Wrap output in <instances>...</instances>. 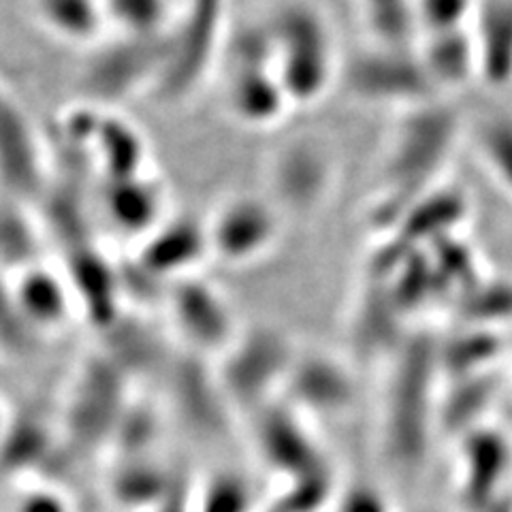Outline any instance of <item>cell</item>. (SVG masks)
<instances>
[{
    "label": "cell",
    "instance_id": "1",
    "mask_svg": "<svg viewBox=\"0 0 512 512\" xmlns=\"http://www.w3.org/2000/svg\"><path fill=\"white\" fill-rule=\"evenodd\" d=\"M461 131L459 111L444 96L399 111L367 205V222L376 237L387 233L412 203L446 182Z\"/></svg>",
    "mask_w": 512,
    "mask_h": 512
},
{
    "label": "cell",
    "instance_id": "2",
    "mask_svg": "<svg viewBox=\"0 0 512 512\" xmlns=\"http://www.w3.org/2000/svg\"><path fill=\"white\" fill-rule=\"evenodd\" d=\"M378 442L384 461L402 474L421 472L434 451L442 374L436 333L416 329L384 363Z\"/></svg>",
    "mask_w": 512,
    "mask_h": 512
},
{
    "label": "cell",
    "instance_id": "3",
    "mask_svg": "<svg viewBox=\"0 0 512 512\" xmlns=\"http://www.w3.org/2000/svg\"><path fill=\"white\" fill-rule=\"evenodd\" d=\"M274 64L293 109L323 103L340 84L342 56L327 15L308 0L280 5L265 20Z\"/></svg>",
    "mask_w": 512,
    "mask_h": 512
},
{
    "label": "cell",
    "instance_id": "4",
    "mask_svg": "<svg viewBox=\"0 0 512 512\" xmlns=\"http://www.w3.org/2000/svg\"><path fill=\"white\" fill-rule=\"evenodd\" d=\"M220 67L224 105L239 126L271 131L295 111L276 71L265 20L231 28Z\"/></svg>",
    "mask_w": 512,
    "mask_h": 512
},
{
    "label": "cell",
    "instance_id": "5",
    "mask_svg": "<svg viewBox=\"0 0 512 512\" xmlns=\"http://www.w3.org/2000/svg\"><path fill=\"white\" fill-rule=\"evenodd\" d=\"M229 32V0H186L165 35L156 99L167 105L192 99L220 69Z\"/></svg>",
    "mask_w": 512,
    "mask_h": 512
},
{
    "label": "cell",
    "instance_id": "6",
    "mask_svg": "<svg viewBox=\"0 0 512 512\" xmlns=\"http://www.w3.org/2000/svg\"><path fill=\"white\" fill-rule=\"evenodd\" d=\"M299 346L271 323L242 327L235 342L218 357V378L229 402L259 410L282 397Z\"/></svg>",
    "mask_w": 512,
    "mask_h": 512
},
{
    "label": "cell",
    "instance_id": "7",
    "mask_svg": "<svg viewBox=\"0 0 512 512\" xmlns=\"http://www.w3.org/2000/svg\"><path fill=\"white\" fill-rule=\"evenodd\" d=\"M165 58V37L109 35L88 50L79 73L86 103L114 109L141 92H154Z\"/></svg>",
    "mask_w": 512,
    "mask_h": 512
},
{
    "label": "cell",
    "instance_id": "8",
    "mask_svg": "<svg viewBox=\"0 0 512 512\" xmlns=\"http://www.w3.org/2000/svg\"><path fill=\"white\" fill-rule=\"evenodd\" d=\"M265 195L284 218H310L329 203L338 184V158L325 139L299 135L271 152Z\"/></svg>",
    "mask_w": 512,
    "mask_h": 512
},
{
    "label": "cell",
    "instance_id": "9",
    "mask_svg": "<svg viewBox=\"0 0 512 512\" xmlns=\"http://www.w3.org/2000/svg\"><path fill=\"white\" fill-rule=\"evenodd\" d=\"M340 84L361 103L410 109L427 101L440 99V92L414 50L367 45L344 58Z\"/></svg>",
    "mask_w": 512,
    "mask_h": 512
},
{
    "label": "cell",
    "instance_id": "10",
    "mask_svg": "<svg viewBox=\"0 0 512 512\" xmlns=\"http://www.w3.org/2000/svg\"><path fill=\"white\" fill-rule=\"evenodd\" d=\"M212 261L233 269L261 263L274 252L284 233V214L265 192H239L205 216Z\"/></svg>",
    "mask_w": 512,
    "mask_h": 512
},
{
    "label": "cell",
    "instance_id": "11",
    "mask_svg": "<svg viewBox=\"0 0 512 512\" xmlns=\"http://www.w3.org/2000/svg\"><path fill=\"white\" fill-rule=\"evenodd\" d=\"M165 308L190 355L203 359L220 357L242 331L227 293L201 274L173 282Z\"/></svg>",
    "mask_w": 512,
    "mask_h": 512
},
{
    "label": "cell",
    "instance_id": "12",
    "mask_svg": "<svg viewBox=\"0 0 512 512\" xmlns=\"http://www.w3.org/2000/svg\"><path fill=\"white\" fill-rule=\"evenodd\" d=\"M52 158L24 105L0 84V195L39 205L52 184Z\"/></svg>",
    "mask_w": 512,
    "mask_h": 512
},
{
    "label": "cell",
    "instance_id": "13",
    "mask_svg": "<svg viewBox=\"0 0 512 512\" xmlns=\"http://www.w3.org/2000/svg\"><path fill=\"white\" fill-rule=\"evenodd\" d=\"M455 489L463 512H480L512 493V436L489 423L453 444Z\"/></svg>",
    "mask_w": 512,
    "mask_h": 512
},
{
    "label": "cell",
    "instance_id": "14",
    "mask_svg": "<svg viewBox=\"0 0 512 512\" xmlns=\"http://www.w3.org/2000/svg\"><path fill=\"white\" fill-rule=\"evenodd\" d=\"M359 397V380L350 363L329 350L299 348L282 399L314 419H338L352 410Z\"/></svg>",
    "mask_w": 512,
    "mask_h": 512
},
{
    "label": "cell",
    "instance_id": "15",
    "mask_svg": "<svg viewBox=\"0 0 512 512\" xmlns=\"http://www.w3.org/2000/svg\"><path fill=\"white\" fill-rule=\"evenodd\" d=\"M312 421L295 410L286 399H276L256 410V442L271 470L284 480H295L320 472L329 466L325 448L312 431Z\"/></svg>",
    "mask_w": 512,
    "mask_h": 512
},
{
    "label": "cell",
    "instance_id": "16",
    "mask_svg": "<svg viewBox=\"0 0 512 512\" xmlns=\"http://www.w3.org/2000/svg\"><path fill=\"white\" fill-rule=\"evenodd\" d=\"M133 261L165 286L199 274L212 261L207 218L192 212L169 214L135 246Z\"/></svg>",
    "mask_w": 512,
    "mask_h": 512
},
{
    "label": "cell",
    "instance_id": "17",
    "mask_svg": "<svg viewBox=\"0 0 512 512\" xmlns=\"http://www.w3.org/2000/svg\"><path fill=\"white\" fill-rule=\"evenodd\" d=\"M412 331H416V327L399 314L384 284L363 274V284L357 291L348 320L352 352L363 363L380 361L384 365Z\"/></svg>",
    "mask_w": 512,
    "mask_h": 512
},
{
    "label": "cell",
    "instance_id": "18",
    "mask_svg": "<svg viewBox=\"0 0 512 512\" xmlns=\"http://www.w3.org/2000/svg\"><path fill=\"white\" fill-rule=\"evenodd\" d=\"M167 203V188L154 171L101 182L96 192L103 222L120 237L131 239L135 246L171 214Z\"/></svg>",
    "mask_w": 512,
    "mask_h": 512
},
{
    "label": "cell",
    "instance_id": "19",
    "mask_svg": "<svg viewBox=\"0 0 512 512\" xmlns=\"http://www.w3.org/2000/svg\"><path fill=\"white\" fill-rule=\"evenodd\" d=\"M7 278L15 303L39 338L62 331L79 314L71 282L60 265L39 261Z\"/></svg>",
    "mask_w": 512,
    "mask_h": 512
},
{
    "label": "cell",
    "instance_id": "20",
    "mask_svg": "<svg viewBox=\"0 0 512 512\" xmlns=\"http://www.w3.org/2000/svg\"><path fill=\"white\" fill-rule=\"evenodd\" d=\"M502 378L498 372L480 374L442 382L438 434L448 442H459L463 436L493 423L491 410L498 406Z\"/></svg>",
    "mask_w": 512,
    "mask_h": 512
},
{
    "label": "cell",
    "instance_id": "21",
    "mask_svg": "<svg viewBox=\"0 0 512 512\" xmlns=\"http://www.w3.org/2000/svg\"><path fill=\"white\" fill-rule=\"evenodd\" d=\"M436 350L440 374L446 382L498 372L508 346L500 329L453 325L448 335L436 333Z\"/></svg>",
    "mask_w": 512,
    "mask_h": 512
},
{
    "label": "cell",
    "instance_id": "22",
    "mask_svg": "<svg viewBox=\"0 0 512 512\" xmlns=\"http://www.w3.org/2000/svg\"><path fill=\"white\" fill-rule=\"evenodd\" d=\"M416 52L436 90L448 92L480 82L478 52L472 28L427 35L416 45Z\"/></svg>",
    "mask_w": 512,
    "mask_h": 512
},
{
    "label": "cell",
    "instance_id": "23",
    "mask_svg": "<svg viewBox=\"0 0 512 512\" xmlns=\"http://www.w3.org/2000/svg\"><path fill=\"white\" fill-rule=\"evenodd\" d=\"M480 82L489 88L512 84V0H480L472 24Z\"/></svg>",
    "mask_w": 512,
    "mask_h": 512
},
{
    "label": "cell",
    "instance_id": "24",
    "mask_svg": "<svg viewBox=\"0 0 512 512\" xmlns=\"http://www.w3.org/2000/svg\"><path fill=\"white\" fill-rule=\"evenodd\" d=\"M32 15L52 39L86 50L109 35L103 0H32Z\"/></svg>",
    "mask_w": 512,
    "mask_h": 512
},
{
    "label": "cell",
    "instance_id": "25",
    "mask_svg": "<svg viewBox=\"0 0 512 512\" xmlns=\"http://www.w3.org/2000/svg\"><path fill=\"white\" fill-rule=\"evenodd\" d=\"M45 229L35 205L0 195V274L13 276L43 259Z\"/></svg>",
    "mask_w": 512,
    "mask_h": 512
},
{
    "label": "cell",
    "instance_id": "26",
    "mask_svg": "<svg viewBox=\"0 0 512 512\" xmlns=\"http://www.w3.org/2000/svg\"><path fill=\"white\" fill-rule=\"evenodd\" d=\"M455 325L500 329L512 323V278L491 276L489 271L463 291L448 308Z\"/></svg>",
    "mask_w": 512,
    "mask_h": 512
},
{
    "label": "cell",
    "instance_id": "27",
    "mask_svg": "<svg viewBox=\"0 0 512 512\" xmlns=\"http://www.w3.org/2000/svg\"><path fill=\"white\" fill-rule=\"evenodd\" d=\"M359 15L372 45L414 50L421 41L416 0H359Z\"/></svg>",
    "mask_w": 512,
    "mask_h": 512
},
{
    "label": "cell",
    "instance_id": "28",
    "mask_svg": "<svg viewBox=\"0 0 512 512\" xmlns=\"http://www.w3.org/2000/svg\"><path fill=\"white\" fill-rule=\"evenodd\" d=\"M474 146L491 182L512 203V111L500 109L480 118Z\"/></svg>",
    "mask_w": 512,
    "mask_h": 512
},
{
    "label": "cell",
    "instance_id": "29",
    "mask_svg": "<svg viewBox=\"0 0 512 512\" xmlns=\"http://www.w3.org/2000/svg\"><path fill=\"white\" fill-rule=\"evenodd\" d=\"M111 35L160 39L167 35L175 11L171 0H103Z\"/></svg>",
    "mask_w": 512,
    "mask_h": 512
},
{
    "label": "cell",
    "instance_id": "30",
    "mask_svg": "<svg viewBox=\"0 0 512 512\" xmlns=\"http://www.w3.org/2000/svg\"><path fill=\"white\" fill-rule=\"evenodd\" d=\"M480 0H416L421 39L438 32L472 28Z\"/></svg>",
    "mask_w": 512,
    "mask_h": 512
},
{
    "label": "cell",
    "instance_id": "31",
    "mask_svg": "<svg viewBox=\"0 0 512 512\" xmlns=\"http://www.w3.org/2000/svg\"><path fill=\"white\" fill-rule=\"evenodd\" d=\"M254 491L246 476L237 472H220L205 485L199 512H252Z\"/></svg>",
    "mask_w": 512,
    "mask_h": 512
},
{
    "label": "cell",
    "instance_id": "32",
    "mask_svg": "<svg viewBox=\"0 0 512 512\" xmlns=\"http://www.w3.org/2000/svg\"><path fill=\"white\" fill-rule=\"evenodd\" d=\"M41 340L15 303L9 278L0 274V350L11 355H28Z\"/></svg>",
    "mask_w": 512,
    "mask_h": 512
},
{
    "label": "cell",
    "instance_id": "33",
    "mask_svg": "<svg viewBox=\"0 0 512 512\" xmlns=\"http://www.w3.org/2000/svg\"><path fill=\"white\" fill-rule=\"evenodd\" d=\"M331 512H397L393 500L370 480L338 485L329 506Z\"/></svg>",
    "mask_w": 512,
    "mask_h": 512
},
{
    "label": "cell",
    "instance_id": "34",
    "mask_svg": "<svg viewBox=\"0 0 512 512\" xmlns=\"http://www.w3.org/2000/svg\"><path fill=\"white\" fill-rule=\"evenodd\" d=\"M11 512H73V504L56 487L32 485L15 498Z\"/></svg>",
    "mask_w": 512,
    "mask_h": 512
},
{
    "label": "cell",
    "instance_id": "35",
    "mask_svg": "<svg viewBox=\"0 0 512 512\" xmlns=\"http://www.w3.org/2000/svg\"><path fill=\"white\" fill-rule=\"evenodd\" d=\"M480 512H512V493L506 495V498H502L500 502L487 506L485 510H480Z\"/></svg>",
    "mask_w": 512,
    "mask_h": 512
},
{
    "label": "cell",
    "instance_id": "36",
    "mask_svg": "<svg viewBox=\"0 0 512 512\" xmlns=\"http://www.w3.org/2000/svg\"><path fill=\"white\" fill-rule=\"evenodd\" d=\"M7 429H9V416H7V410H5L3 402H0V442H3Z\"/></svg>",
    "mask_w": 512,
    "mask_h": 512
},
{
    "label": "cell",
    "instance_id": "37",
    "mask_svg": "<svg viewBox=\"0 0 512 512\" xmlns=\"http://www.w3.org/2000/svg\"><path fill=\"white\" fill-rule=\"evenodd\" d=\"M412 512H442L438 508H431V506H423V508H414Z\"/></svg>",
    "mask_w": 512,
    "mask_h": 512
}]
</instances>
